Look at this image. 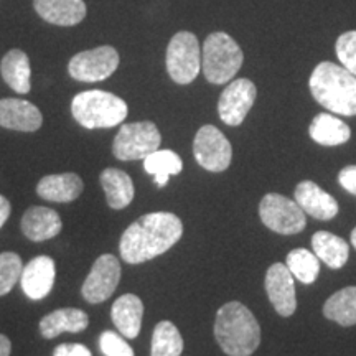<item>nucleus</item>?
I'll use <instances>...</instances> for the list:
<instances>
[{"label":"nucleus","instance_id":"obj_1","mask_svg":"<svg viewBox=\"0 0 356 356\" xmlns=\"http://www.w3.org/2000/svg\"><path fill=\"white\" fill-rule=\"evenodd\" d=\"M184 222L173 213L157 211L140 216L121 236V257L127 264H140L157 257L180 241Z\"/></svg>","mask_w":356,"mask_h":356},{"label":"nucleus","instance_id":"obj_2","mask_svg":"<svg viewBox=\"0 0 356 356\" xmlns=\"http://www.w3.org/2000/svg\"><path fill=\"white\" fill-rule=\"evenodd\" d=\"M215 338L228 356H251L261 345V327L241 302H228L216 314Z\"/></svg>","mask_w":356,"mask_h":356},{"label":"nucleus","instance_id":"obj_3","mask_svg":"<svg viewBox=\"0 0 356 356\" xmlns=\"http://www.w3.org/2000/svg\"><path fill=\"white\" fill-rule=\"evenodd\" d=\"M309 86L314 99L330 113L356 115V76L345 66L332 61L317 65Z\"/></svg>","mask_w":356,"mask_h":356},{"label":"nucleus","instance_id":"obj_4","mask_svg":"<svg viewBox=\"0 0 356 356\" xmlns=\"http://www.w3.org/2000/svg\"><path fill=\"white\" fill-rule=\"evenodd\" d=\"M71 114L86 129H109L127 118V104L113 92L92 89L73 97Z\"/></svg>","mask_w":356,"mask_h":356},{"label":"nucleus","instance_id":"obj_5","mask_svg":"<svg viewBox=\"0 0 356 356\" xmlns=\"http://www.w3.org/2000/svg\"><path fill=\"white\" fill-rule=\"evenodd\" d=\"M243 60L241 48L228 33L215 32L204 40L202 70L210 83L225 84L231 81L241 70Z\"/></svg>","mask_w":356,"mask_h":356},{"label":"nucleus","instance_id":"obj_6","mask_svg":"<svg viewBox=\"0 0 356 356\" xmlns=\"http://www.w3.org/2000/svg\"><path fill=\"white\" fill-rule=\"evenodd\" d=\"M160 144H162V136L154 122L142 121L124 124L114 139L113 154L122 162L144 160L155 150H159Z\"/></svg>","mask_w":356,"mask_h":356},{"label":"nucleus","instance_id":"obj_7","mask_svg":"<svg viewBox=\"0 0 356 356\" xmlns=\"http://www.w3.org/2000/svg\"><path fill=\"white\" fill-rule=\"evenodd\" d=\"M202 70L198 38L190 32L173 35L167 48V71L177 84H190Z\"/></svg>","mask_w":356,"mask_h":356},{"label":"nucleus","instance_id":"obj_8","mask_svg":"<svg viewBox=\"0 0 356 356\" xmlns=\"http://www.w3.org/2000/svg\"><path fill=\"white\" fill-rule=\"evenodd\" d=\"M259 216L267 228L279 234L300 233L307 225L299 203L279 193H267L261 200Z\"/></svg>","mask_w":356,"mask_h":356},{"label":"nucleus","instance_id":"obj_9","mask_svg":"<svg viewBox=\"0 0 356 356\" xmlns=\"http://www.w3.org/2000/svg\"><path fill=\"white\" fill-rule=\"evenodd\" d=\"M119 66V53L104 44L95 50L81 51L70 60V76L81 83H97L108 79Z\"/></svg>","mask_w":356,"mask_h":356},{"label":"nucleus","instance_id":"obj_10","mask_svg":"<svg viewBox=\"0 0 356 356\" xmlns=\"http://www.w3.org/2000/svg\"><path fill=\"white\" fill-rule=\"evenodd\" d=\"M193 155L208 172H225L233 159V149L225 134L215 126H203L193 140Z\"/></svg>","mask_w":356,"mask_h":356},{"label":"nucleus","instance_id":"obj_11","mask_svg":"<svg viewBox=\"0 0 356 356\" xmlns=\"http://www.w3.org/2000/svg\"><path fill=\"white\" fill-rule=\"evenodd\" d=\"M121 280V264L113 254H102L91 267V273L84 280L81 293L89 304H101L113 296Z\"/></svg>","mask_w":356,"mask_h":356},{"label":"nucleus","instance_id":"obj_12","mask_svg":"<svg viewBox=\"0 0 356 356\" xmlns=\"http://www.w3.org/2000/svg\"><path fill=\"white\" fill-rule=\"evenodd\" d=\"M254 83L246 78L234 79L225 88L218 101V114L228 126H241L256 101Z\"/></svg>","mask_w":356,"mask_h":356},{"label":"nucleus","instance_id":"obj_13","mask_svg":"<svg viewBox=\"0 0 356 356\" xmlns=\"http://www.w3.org/2000/svg\"><path fill=\"white\" fill-rule=\"evenodd\" d=\"M266 292L280 317H291L297 309L293 275L286 264H273L266 274Z\"/></svg>","mask_w":356,"mask_h":356},{"label":"nucleus","instance_id":"obj_14","mask_svg":"<svg viewBox=\"0 0 356 356\" xmlns=\"http://www.w3.org/2000/svg\"><path fill=\"white\" fill-rule=\"evenodd\" d=\"M22 291L32 300H42L55 286V261L50 256H38L22 270Z\"/></svg>","mask_w":356,"mask_h":356},{"label":"nucleus","instance_id":"obj_15","mask_svg":"<svg viewBox=\"0 0 356 356\" xmlns=\"http://www.w3.org/2000/svg\"><path fill=\"white\" fill-rule=\"evenodd\" d=\"M43 115L37 106L25 99H0V126L19 132H35L42 127Z\"/></svg>","mask_w":356,"mask_h":356},{"label":"nucleus","instance_id":"obj_16","mask_svg":"<svg viewBox=\"0 0 356 356\" xmlns=\"http://www.w3.org/2000/svg\"><path fill=\"white\" fill-rule=\"evenodd\" d=\"M293 197H296V202L299 203L304 213L314 216L315 220L328 221L337 216L338 203L335 202V198L330 193H327V191H323L314 181H300L297 185Z\"/></svg>","mask_w":356,"mask_h":356},{"label":"nucleus","instance_id":"obj_17","mask_svg":"<svg viewBox=\"0 0 356 356\" xmlns=\"http://www.w3.org/2000/svg\"><path fill=\"white\" fill-rule=\"evenodd\" d=\"M63 222L55 210L47 207H32L22 218V231L30 241L43 243L60 234Z\"/></svg>","mask_w":356,"mask_h":356},{"label":"nucleus","instance_id":"obj_18","mask_svg":"<svg viewBox=\"0 0 356 356\" xmlns=\"http://www.w3.org/2000/svg\"><path fill=\"white\" fill-rule=\"evenodd\" d=\"M84 184L78 173H55L38 181L37 193L47 202L71 203L83 193Z\"/></svg>","mask_w":356,"mask_h":356},{"label":"nucleus","instance_id":"obj_19","mask_svg":"<svg viewBox=\"0 0 356 356\" xmlns=\"http://www.w3.org/2000/svg\"><path fill=\"white\" fill-rule=\"evenodd\" d=\"M33 7L44 22L60 26H73L86 17L83 0H33Z\"/></svg>","mask_w":356,"mask_h":356},{"label":"nucleus","instance_id":"obj_20","mask_svg":"<svg viewBox=\"0 0 356 356\" xmlns=\"http://www.w3.org/2000/svg\"><path fill=\"white\" fill-rule=\"evenodd\" d=\"M142 317H144V304L134 293H126L119 297L111 309V318L119 333L126 338L139 337L142 327Z\"/></svg>","mask_w":356,"mask_h":356},{"label":"nucleus","instance_id":"obj_21","mask_svg":"<svg viewBox=\"0 0 356 356\" xmlns=\"http://www.w3.org/2000/svg\"><path fill=\"white\" fill-rule=\"evenodd\" d=\"M88 325L89 317L86 312L79 309H60L40 320V333L47 340H51L65 332L79 333L86 330Z\"/></svg>","mask_w":356,"mask_h":356},{"label":"nucleus","instance_id":"obj_22","mask_svg":"<svg viewBox=\"0 0 356 356\" xmlns=\"http://www.w3.org/2000/svg\"><path fill=\"white\" fill-rule=\"evenodd\" d=\"M99 181L106 193V200L113 210H124L134 200V181L131 175H127L119 168H106L101 172Z\"/></svg>","mask_w":356,"mask_h":356},{"label":"nucleus","instance_id":"obj_23","mask_svg":"<svg viewBox=\"0 0 356 356\" xmlns=\"http://www.w3.org/2000/svg\"><path fill=\"white\" fill-rule=\"evenodd\" d=\"M0 73H2L3 81L10 86L13 91L19 95L30 92V76H32V68H30V60L25 51L10 50L6 53L0 63Z\"/></svg>","mask_w":356,"mask_h":356},{"label":"nucleus","instance_id":"obj_24","mask_svg":"<svg viewBox=\"0 0 356 356\" xmlns=\"http://www.w3.org/2000/svg\"><path fill=\"white\" fill-rule=\"evenodd\" d=\"M309 134L312 140L317 142L318 145L323 147H337L343 145L345 142L350 140L351 131L341 119L335 115L322 113L314 119L309 127Z\"/></svg>","mask_w":356,"mask_h":356},{"label":"nucleus","instance_id":"obj_25","mask_svg":"<svg viewBox=\"0 0 356 356\" xmlns=\"http://www.w3.org/2000/svg\"><path fill=\"white\" fill-rule=\"evenodd\" d=\"M312 249L320 261L332 269H340L346 264L350 254V246L340 236L328 233V231H318L312 238Z\"/></svg>","mask_w":356,"mask_h":356},{"label":"nucleus","instance_id":"obj_26","mask_svg":"<svg viewBox=\"0 0 356 356\" xmlns=\"http://www.w3.org/2000/svg\"><path fill=\"white\" fill-rule=\"evenodd\" d=\"M323 315L341 327L356 325V287H345L325 302Z\"/></svg>","mask_w":356,"mask_h":356},{"label":"nucleus","instance_id":"obj_27","mask_svg":"<svg viewBox=\"0 0 356 356\" xmlns=\"http://www.w3.org/2000/svg\"><path fill=\"white\" fill-rule=\"evenodd\" d=\"M144 168L147 173L154 177L155 185L165 186L168 178L172 175H178L184 168L181 159L172 150H155L144 159Z\"/></svg>","mask_w":356,"mask_h":356},{"label":"nucleus","instance_id":"obj_28","mask_svg":"<svg viewBox=\"0 0 356 356\" xmlns=\"http://www.w3.org/2000/svg\"><path fill=\"white\" fill-rule=\"evenodd\" d=\"M184 351V338L178 328L168 320L157 323L152 333L150 356H180Z\"/></svg>","mask_w":356,"mask_h":356},{"label":"nucleus","instance_id":"obj_29","mask_svg":"<svg viewBox=\"0 0 356 356\" xmlns=\"http://www.w3.org/2000/svg\"><path fill=\"white\" fill-rule=\"evenodd\" d=\"M286 266L289 267L293 277L302 284L315 282L320 274V262L315 252L307 251L304 248L292 249L287 254Z\"/></svg>","mask_w":356,"mask_h":356},{"label":"nucleus","instance_id":"obj_30","mask_svg":"<svg viewBox=\"0 0 356 356\" xmlns=\"http://www.w3.org/2000/svg\"><path fill=\"white\" fill-rule=\"evenodd\" d=\"M24 264L19 254L6 251L0 254V297L7 296L22 277Z\"/></svg>","mask_w":356,"mask_h":356},{"label":"nucleus","instance_id":"obj_31","mask_svg":"<svg viewBox=\"0 0 356 356\" xmlns=\"http://www.w3.org/2000/svg\"><path fill=\"white\" fill-rule=\"evenodd\" d=\"M337 56L341 66H345L351 74L356 76V32H346L337 40Z\"/></svg>","mask_w":356,"mask_h":356},{"label":"nucleus","instance_id":"obj_32","mask_svg":"<svg viewBox=\"0 0 356 356\" xmlns=\"http://www.w3.org/2000/svg\"><path fill=\"white\" fill-rule=\"evenodd\" d=\"M99 348L104 356H134V350L121 335L115 332H102L99 337Z\"/></svg>","mask_w":356,"mask_h":356},{"label":"nucleus","instance_id":"obj_33","mask_svg":"<svg viewBox=\"0 0 356 356\" xmlns=\"http://www.w3.org/2000/svg\"><path fill=\"white\" fill-rule=\"evenodd\" d=\"M53 356H92V353L81 343H61L53 351Z\"/></svg>","mask_w":356,"mask_h":356},{"label":"nucleus","instance_id":"obj_34","mask_svg":"<svg viewBox=\"0 0 356 356\" xmlns=\"http://www.w3.org/2000/svg\"><path fill=\"white\" fill-rule=\"evenodd\" d=\"M338 181H340V185L343 186L348 193L356 197V165L345 167L343 170L340 172V175H338Z\"/></svg>","mask_w":356,"mask_h":356},{"label":"nucleus","instance_id":"obj_35","mask_svg":"<svg viewBox=\"0 0 356 356\" xmlns=\"http://www.w3.org/2000/svg\"><path fill=\"white\" fill-rule=\"evenodd\" d=\"M8 216H10V202H8L6 197L0 195V228L6 225Z\"/></svg>","mask_w":356,"mask_h":356},{"label":"nucleus","instance_id":"obj_36","mask_svg":"<svg viewBox=\"0 0 356 356\" xmlns=\"http://www.w3.org/2000/svg\"><path fill=\"white\" fill-rule=\"evenodd\" d=\"M10 351H12L10 340H8L6 335L0 333V356H10Z\"/></svg>","mask_w":356,"mask_h":356},{"label":"nucleus","instance_id":"obj_37","mask_svg":"<svg viewBox=\"0 0 356 356\" xmlns=\"http://www.w3.org/2000/svg\"><path fill=\"white\" fill-rule=\"evenodd\" d=\"M351 244H353V248L356 249V228L351 231Z\"/></svg>","mask_w":356,"mask_h":356}]
</instances>
